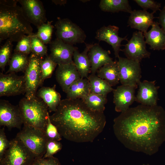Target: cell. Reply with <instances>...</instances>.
Segmentation results:
<instances>
[{"mask_svg": "<svg viewBox=\"0 0 165 165\" xmlns=\"http://www.w3.org/2000/svg\"><path fill=\"white\" fill-rule=\"evenodd\" d=\"M114 134L127 148L152 155L162 142L165 112L157 105H140L121 112L114 120Z\"/></svg>", "mask_w": 165, "mask_h": 165, "instance_id": "obj_1", "label": "cell"}, {"mask_svg": "<svg viewBox=\"0 0 165 165\" xmlns=\"http://www.w3.org/2000/svg\"><path fill=\"white\" fill-rule=\"evenodd\" d=\"M50 118L62 137L79 143L92 142L106 123L104 112L91 109L81 99L61 100Z\"/></svg>", "mask_w": 165, "mask_h": 165, "instance_id": "obj_2", "label": "cell"}, {"mask_svg": "<svg viewBox=\"0 0 165 165\" xmlns=\"http://www.w3.org/2000/svg\"><path fill=\"white\" fill-rule=\"evenodd\" d=\"M33 29L17 3H0V41L9 39L18 42L25 35H31Z\"/></svg>", "mask_w": 165, "mask_h": 165, "instance_id": "obj_3", "label": "cell"}, {"mask_svg": "<svg viewBox=\"0 0 165 165\" xmlns=\"http://www.w3.org/2000/svg\"><path fill=\"white\" fill-rule=\"evenodd\" d=\"M18 106L24 125L44 131L50 115L48 107L42 99L37 96L30 100L23 98L20 100Z\"/></svg>", "mask_w": 165, "mask_h": 165, "instance_id": "obj_4", "label": "cell"}, {"mask_svg": "<svg viewBox=\"0 0 165 165\" xmlns=\"http://www.w3.org/2000/svg\"><path fill=\"white\" fill-rule=\"evenodd\" d=\"M16 137L21 141L35 158L43 157L46 152L48 141L43 130L24 125Z\"/></svg>", "mask_w": 165, "mask_h": 165, "instance_id": "obj_5", "label": "cell"}, {"mask_svg": "<svg viewBox=\"0 0 165 165\" xmlns=\"http://www.w3.org/2000/svg\"><path fill=\"white\" fill-rule=\"evenodd\" d=\"M36 159L15 137L10 141L9 147L0 159V165H30Z\"/></svg>", "mask_w": 165, "mask_h": 165, "instance_id": "obj_6", "label": "cell"}, {"mask_svg": "<svg viewBox=\"0 0 165 165\" xmlns=\"http://www.w3.org/2000/svg\"><path fill=\"white\" fill-rule=\"evenodd\" d=\"M43 57L31 53L24 72L25 98L29 100L36 97L37 90L41 84V64Z\"/></svg>", "mask_w": 165, "mask_h": 165, "instance_id": "obj_7", "label": "cell"}, {"mask_svg": "<svg viewBox=\"0 0 165 165\" xmlns=\"http://www.w3.org/2000/svg\"><path fill=\"white\" fill-rule=\"evenodd\" d=\"M56 38L72 45L85 42V32L68 18H58L55 24Z\"/></svg>", "mask_w": 165, "mask_h": 165, "instance_id": "obj_8", "label": "cell"}, {"mask_svg": "<svg viewBox=\"0 0 165 165\" xmlns=\"http://www.w3.org/2000/svg\"><path fill=\"white\" fill-rule=\"evenodd\" d=\"M118 58L121 85L138 87L141 77L140 63L120 57Z\"/></svg>", "mask_w": 165, "mask_h": 165, "instance_id": "obj_9", "label": "cell"}, {"mask_svg": "<svg viewBox=\"0 0 165 165\" xmlns=\"http://www.w3.org/2000/svg\"><path fill=\"white\" fill-rule=\"evenodd\" d=\"M145 38L143 33L135 31L127 43L123 45L125 48L121 51L123 52L127 58L140 63L143 59L149 58L151 53L146 49Z\"/></svg>", "mask_w": 165, "mask_h": 165, "instance_id": "obj_10", "label": "cell"}, {"mask_svg": "<svg viewBox=\"0 0 165 165\" xmlns=\"http://www.w3.org/2000/svg\"><path fill=\"white\" fill-rule=\"evenodd\" d=\"M24 76H18L15 73L0 74V96H10L25 93Z\"/></svg>", "mask_w": 165, "mask_h": 165, "instance_id": "obj_11", "label": "cell"}, {"mask_svg": "<svg viewBox=\"0 0 165 165\" xmlns=\"http://www.w3.org/2000/svg\"><path fill=\"white\" fill-rule=\"evenodd\" d=\"M23 13L29 22L38 28L46 23V11L42 2L39 0H18Z\"/></svg>", "mask_w": 165, "mask_h": 165, "instance_id": "obj_12", "label": "cell"}, {"mask_svg": "<svg viewBox=\"0 0 165 165\" xmlns=\"http://www.w3.org/2000/svg\"><path fill=\"white\" fill-rule=\"evenodd\" d=\"M50 47L49 56L57 65L74 63L72 57L77 47L57 38L51 41Z\"/></svg>", "mask_w": 165, "mask_h": 165, "instance_id": "obj_13", "label": "cell"}, {"mask_svg": "<svg viewBox=\"0 0 165 165\" xmlns=\"http://www.w3.org/2000/svg\"><path fill=\"white\" fill-rule=\"evenodd\" d=\"M23 124L18 105L15 106L4 100L0 101V125L9 129H20Z\"/></svg>", "mask_w": 165, "mask_h": 165, "instance_id": "obj_14", "label": "cell"}, {"mask_svg": "<svg viewBox=\"0 0 165 165\" xmlns=\"http://www.w3.org/2000/svg\"><path fill=\"white\" fill-rule=\"evenodd\" d=\"M119 28L110 25L104 26L98 29L96 33L95 38L99 41H104L112 47L116 58L119 57L121 43L123 40L128 41L127 36L122 38L119 36Z\"/></svg>", "mask_w": 165, "mask_h": 165, "instance_id": "obj_15", "label": "cell"}, {"mask_svg": "<svg viewBox=\"0 0 165 165\" xmlns=\"http://www.w3.org/2000/svg\"><path fill=\"white\" fill-rule=\"evenodd\" d=\"M138 87L121 85L114 89L113 103L117 112L126 111L135 101V90Z\"/></svg>", "mask_w": 165, "mask_h": 165, "instance_id": "obj_16", "label": "cell"}, {"mask_svg": "<svg viewBox=\"0 0 165 165\" xmlns=\"http://www.w3.org/2000/svg\"><path fill=\"white\" fill-rule=\"evenodd\" d=\"M55 75L57 82L65 93L73 83L81 78L74 63L58 65Z\"/></svg>", "mask_w": 165, "mask_h": 165, "instance_id": "obj_17", "label": "cell"}, {"mask_svg": "<svg viewBox=\"0 0 165 165\" xmlns=\"http://www.w3.org/2000/svg\"><path fill=\"white\" fill-rule=\"evenodd\" d=\"M138 87L136 101L144 105H157L158 87L155 86V81L144 80L140 82Z\"/></svg>", "mask_w": 165, "mask_h": 165, "instance_id": "obj_18", "label": "cell"}, {"mask_svg": "<svg viewBox=\"0 0 165 165\" xmlns=\"http://www.w3.org/2000/svg\"><path fill=\"white\" fill-rule=\"evenodd\" d=\"M155 13H150L144 10H134L130 13L127 22L128 26L144 33L147 31L154 22Z\"/></svg>", "mask_w": 165, "mask_h": 165, "instance_id": "obj_19", "label": "cell"}, {"mask_svg": "<svg viewBox=\"0 0 165 165\" xmlns=\"http://www.w3.org/2000/svg\"><path fill=\"white\" fill-rule=\"evenodd\" d=\"M110 54L109 50H104L99 44H92L88 52L91 64V74H95L102 67L113 61Z\"/></svg>", "mask_w": 165, "mask_h": 165, "instance_id": "obj_20", "label": "cell"}, {"mask_svg": "<svg viewBox=\"0 0 165 165\" xmlns=\"http://www.w3.org/2000/svg\"><path fill=\"white\" fill-rule=\"evenodd\" d=\"M151 29L143 33L146 44L154 50L165 49V32L157 22H154Z\"/></svg>", "mask_w": 165, "mask_h": 165, "instance_id": "obj_21", "label": "cell"}, {"mask_svg": "<svg viewBox=\"0 0 165 165\" xmlns=\"http://www.w3.org/2000/svg\"><path fill=\"white\" fill-rule=\"evenodd\" d=\"M92 44H86L84 50L80 53L78 49L73 54V61L81 78H88L91 72V64L88 55V52Z\"/></svg>", "mask_w": 165, "mask_h": 165, "instance_id": "obj_22", "label": "cell"}, {"mask_svg": "<svg viewBox=\"0 0 165 165\" xmlns=\"http://www.w3.org/2000/svg\"><path fill=\"white\" fill-rule=\"evenodd\" d=\"M56 85L52 87L43 86L37 93V95L47 105L50 112H55L61 100V95L56 90Z\"/></svg>", "mask_w": 165, "mask_h": 165, "instance_id": "obj_23", "label": "cell"}, {"mask_svg": "<svg viewBox=\"0 0 165 165\" xmlns=\"http://www.w3.org/2000/svg\"><path fill=\"white\" fill-rule=\"evenodd\" d=\"M97 72L98 77L106 81L112 86L118 84L119 82V71L117 61L104 65Z\"/></svg>", "mask_w": 165, "mask_h": 165, "instance_id": "obj_24", "label": "cell"}, {"mask_svg": "<svg viewBox=\"0 0 165 165\" xmlns=\"http://www.w3.org/2000/svg\"><path fill=\"white\" fill-rule=\"evenodd\" d=\"M90 93V86L87 78H80L73 83L67 92V98L83 99Z\"/></svg>", "mask_w": 165, "mask_h": 165, "instance_id": "obj_25", "label": "cell"}, {"mask_svg": "<svg viewBox=\"0 0 165 165\" xmlns=\"http://www.w3.org/2000/svg\"><path fill=\"white\" fill-rule=\"evenodd\" d=\"M99 7L102 11L113 13L122 11L130 13L132 11L128 0H101Z\"/></svg>", "mask_w": 165, "mask_h": 165, "instance_id": "obj_26", "label": "cell"}, {"mask_svg": "<svg viewBox=\"0 0 165 165\" xmlns=\"http://www.w3.org/2000/svg\"><path fill=\"white\" fill-rule=\"evenodd\" d=\"M87 79L90 82V93L107 96L114 90L106 81L99 78L95 74H91L88 76Z\"/></svg>", "mask_w": 165, "mask_h": 165, "instance_id": "obj_27", "label": "cell"}, {"mask_svg": "<svg viewBox=\"0 0 165 165\" xmlns=\"http://www.w3.org/2000/svg\"><path fill=\"white\" fill-rule=\"evenodd\" d=\"M27 55L14 52L9 62V67L6 73L25 72L29 62Z\"/></svg>", "mask_w": 165, "mask_h": 165, "instance_id": "obj_28", "label": "cell"}, {"mask_svg": "<svg viewBox=\"0 0 165 165\" xmlns=\"http://www.w3.org/2000/svg\"><path fill=\"white\" fill-rule=\"evenodd\" d=\"M83 100L87 106L96 111L104 112L107 102V96L90 93Z\"/></svg>", "mask_w": 165, "mask_h": 165, "instance_id": "obj_29", "label": "cell"}, {"mask_svg": "<svg viewBox=\"0 0 165 165\" xmlns=\"http://www.w3.org/2000/svg\"><path fill=\"white\" fill-rule=\"evenodd\" d=\"M13 42L10 39L6 40L4 44L0 49V68L2 72L5 70L7 63L9 62L12 57Z\"/></svg>", "mask_w": 165, "mask_h": 165, "instance_id": "obj_30", "label": "cell"}, {"mask_svg": "<svg viewBox=\"0 0 165 165\" xmlns=\"http://www.w3.org/2000/svg\"><path fill=\"white\" fill-rule=\"evenodd\" d=\"M57 65L49 56L42 59L41 64V85L45 79L51 77Z\"/></svg>", "mask_w": 165, "mask_h": 165, "instance_id": "obj_31", "label": "cell"}, {"mask_svg": "<svg viewBox=\"0 0 165 165\" xmlns=\"http://www.w3.org/2000/svg\"><path fill=\"white\" fill-rule=\"evenodd\" d=\"M54 28L51 22L48 21L37 28L36 35L45 44L50 43Z\"/></svg>", "mask_w": 165, "mask_h": 165, "instance_id": "obj_32", "label": "cell"}, {"mask_svg": "<svg viewBox=\"0 0 165 165\" xmlns=\"http://www.w3.org/2000/svg\"><path fill=\"white\" fill-rule=\"evenodd\" d=\"M31 53L42 57L47 56L46 46L35 34L31 35Z\"/></svg>", "mask_w": 165, "mask_h": 165, "instance_id": "obj_33", "label": "cell"}, {"mask_svg": "<svg viewBox=\"0 0 165 165\" xmlns=\"http://www.w3.org/2000/svg\"><path fill=\"white\" fill-rule=\"evenodd\" d=\"M31 35H25L17 42L14 52L27 55L31 53Z\"/></svg>", "mask_w": 165, "mask_h": 165, "instance_id": "obj_34", "label": "cell"}, {"mask_svg": "<svg viewBox=\"0 0 165 165\" xmlns=\"http://www.w3.org/2000/svg\"><path fill=\"white\" fill-rule=\"evenodd\" d=\"M44 131L48 140H54L60 141L62 139V136L57 128L51 122L50 115Z\"/></svg>", "mask_w": 165, "mask_h": 165, "instance_id": "obj_35", "label": "cell"}, {"mask_svg": "<svg viewBox=\"0 0 165 165\" xmlns=\"http://www.w3.org/2000/svg\"><path fill=\"white\" fill-rule=\"evenodd\" d=\"M62 147L59 141L54 140H48L46 146L45 153L42 158H46L51 156L60 151Z\"/></svg>", "mask_w": 165, "mask_h": 165, "instance_id": "obj_36", "label": "cell"}, {"mask_svg": "<svg viewBox=\"0 0 165 165\" xmlns=\"http://www.w3.org/2000/svg\"><path fill=\"white\" fill-rule=\"evenodd\" d=\"M134 1L143 10H146L150 9L153 12H156L160 10L161 4L152 0H134Z\"/></svg>", "mask_w": 165, "mask_h": 165, "instance_id": "obj_37", "label": "cell"}, {"mask_svg": "<svg viewBox=\"0 0 165 165\" xmlns=\"http://www.w3.org/2000/svg\"><path fill=\"white\" fill-rule=\"evenodd\" d=\"M10 141L7 139L4 132V127L0 130V159L9 147Z\"/></svg>", "mask_w": 165, "mask_h": 165, "instance_id": "obj_38", "label": "cell"}, {"mask_svg": "<svg viewBox=\"0 0 165 165\" xmlns=\"http://www.w3.org/2000/svg\"><path fill=\"white\" fill-rule=\"evenodd\" d=\"M40 165H61L58 159L53 156L38 159Z\"/></svg>", "mask_w": 165, "mask_h": 165, "instance_id": "obj_39", "label": "cell"}, {"mask_svg": "<svg viewBox=\"0 0 165 165\" xmlns=\"http://www.w3.org/2000/svg\"><path fill=\"white\" fill-rule=\"evenodd\" d=\"M158 19L159 23L161 26V28L165 32V5L163 9L160 11Z\"/></svg>", "mask_w": 165, "mask_h": 165, "instance_id": "obj_40", "label": "cell"}, {"mask_svg": "<svg viewBox=\"0 0 165 165\" xmlns=\"http://www.w3.org/2000/svg\"><path fill=\"white\" fill-rule=\"evenodd\" d=\"M52 2L56 5H61L65 4L67 2V1L64 0H52Z\"/></svg>", "mask_w": 165, "mask_h": 165, "instance_id": "obj_41", "label": "cell"}, {"mask_svg": "<svg viewBox=\"0 0 165 165\" xmlns=\"http://www.w3.org/2000/svg\"><path fill=\"white\" fill-rule=\"evenodd\" d=\"M30 165H40L38 160L36 159Z\"/></svg>", "mask_w": 165, "mask_h": 165, "instance_id": "obj_42", "label": "cell"}, {"mask_svg": "<svg viewBox=\"0 0 165 165\" xmlns=\"http://www.w3.org/2000/svg\"><path fill=\"white\" fill-rule=\"evenodd\" d=\"M143 165H149V164H143Z\"/></svg>", "mask_w": 165, "mask_h": 165, "instance_id": "obj_43", "label": "cell"}]
</instances>
